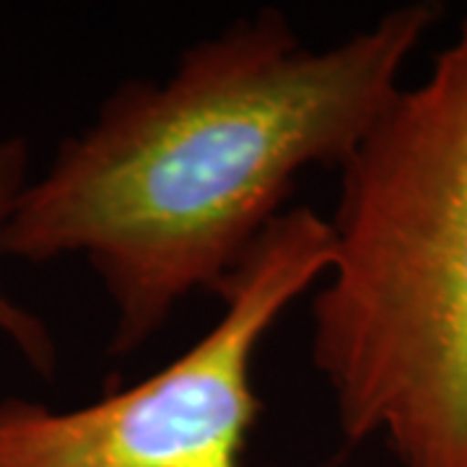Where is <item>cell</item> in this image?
<instances>
[{
    "mask_svg": "<svg viewBox=\"0 0 467 467\" xmlns=\"http://www.w3.org/2000/svg\"><path fill=\"white\" fill-rule=\"evenodd\" d=\"M441 16L410 3L340 45L306 47L263 8L180 55L164 81H128L32 177L5 257H81L133 353L198 291L218 294L309 167H343L400 94Z\"/></svg>",
    "mask_w": 467,
    "mask_h": 467,
    "instance_id": "6da1fadb",
    "label": "cell"
},
{
    "mask_svg": "<svg viewBox=\"0 0 467 467\" xmlns=\"http://www.w3.org/2000/svg\"><path fill=\"white\" fill-rule=\"evenodd\" d=\"M312 361L348 441L467 467V16L340 167Z\"/></svg>",
    "mask_w": 467,
    "mask_h": 467,
    "instance_id": "7a4b0ae2",
    "label": "cell"
},
{
    "mask_svg": "<svg viewBox=\"0 0 467 467\" xmlns=\"http://www.w3.org/2000/svg\"><path fill=\"white\" fill-rule=\"evenodd\" d=\"M330 223L309 208L278 216L218 291L223 315L143 382L73 410L0 400V467H242L263 402L260 340L330 267Z\"/></svg>",
    "mask_w": 467,
    "mask_h": 467,
    "instance_id": "3957f363",
    "label": "cell"
},
{
    "mask_svg": "<svg viewBox=\"0 0 467 467\" xmlns=\"http://www.w3.org/2000/svg\"><path fill=\"white\" fill-rule=\"evenodd\" d=\"M29 177V149L18 135L0 138V263L5 260V239L18 202L24 198ZM0 337L8 340L16 353L39 374L52 377L57 371V343L47 330L45 319L18 304L3 285L0 273Z\"/></svg>",
    "mask_w": 467,
    "mask_h": 467,
    "instance_id": "277c9868",
    "label": "cell"
}]
</instances>
